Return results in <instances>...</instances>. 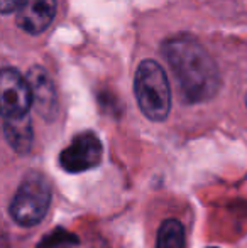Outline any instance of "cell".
Masks as SVG:
<instances>
[{
    "instance_id": "cell-3",
    "label": "cell",
    "mask_w": 247,
    "mask_h": 248,
    "mask_svg": "<svg viewBox=\"0 0 247 248\" xmlns=\"http://www.w3.org/2000/svg\"><path fill=\"white\" fill-rule=\"evenodd\" d=\"M51 184L41 172H29L24 176L19 189L10 202V216L20 226H34L41 223L51 206Z\"/></svg>"
},
{
    "instance_id": "cell-7",
    "label": "cell",
    "mask_w": 247,
    "mask_h": 248,
    "mask_svg": "<svg viewBox=\"0 0 247 248\" xmlns=\"http://www.w3.org/2000/svg\"><path fill=\"white\" fill-rule=\"evenodd\" d=\"M31 92H33V103L37 107V111L44 118H53L58 110V95L51 76L44 68H33L27 73Z\"/></svg>"
},
{
    "instance_id": "cell-4",
    "label": "cell",
    "mask_w": 247,
    "mask_h": 248,
    "mask_svg": "<svg viewBox=\"0 0 247 248\" xmlns=\"http://www.w3.org/2000/svg\"><path fill=\"white\" fill-rule=\"evenodd\" d=\"M33 105L29 81L14 68L0 69V115L3 118L26 117Z\"/></svg>"
},
{
    "instance_id": "cell-10",
    "label": "cell",
    "mask_w": 247,
    "mask_h": 248,
    "mask_svg": "<svg viewBox=\"0 0 247 248\" xmlns=\"http://www.w3.org/2000/svg\"><path fill=\"white\" fill-rule=\"evenodd\" d=\"M56 236V235H54ZM78 240L75 238L73 235H69V233H61V236H56V240H51V236H46L43 242V245L37 247V248H54L58 245V243H76Z\"/></svg>"
},
{
    "instance_id": "cell-12",
    "label": "cell",
    "mask_w": 247,
    "mask_h": 248,
    "mask_svg": "<svg viewBox=\"0 0 247 248\" xmlns=\"http://www.w3.org/2000/svg\"><path fill=\"white\" fill-rule=\"evenodd\" d=\"M210 248H215V247H210Z\"/></svg>"
},
{
    "instance_id": "cell-9",
    "label": "cell",
    "mask_w": 247,
    "mask_h": 248,
    "mask_svg": "<svg viewBox=\"0 0 247 248\" xmlns=\"http://www.w3.org/2000/svg\"><path fill=\"white\" fill-rule=\"evenodd\" d=\"M156 248H186L185 228L178 219H166L158 230Z\"/></svg>"
},
{
    "instance_id": "cell-13",
    "label": "cell",
    "mask_w": 247,
    "mask_h": 248,
    "mask_svg": "<svg viewBox=\"0 0 247 248\" xmlns=\"http://www.w3.org/2000/svg\"><path fill=\"white\" fill-rule=\"evenodd\" d=\"M246 103H247V98H246Z\"/></svg>"
},
{
    "instance_id": "cell-8",
    "label": "cell",
    "mask_w": 247,
    "mask_h": 248,
    "mask_svg": "<svg viewBox=\"0 0 247 248\" xmlns=\"http://www.w3.org/2000/svg\"><path fill=\"white\" fill-rule=\"evenodd\" d=\"M3 134L16 152L27 154L33 147V124L29 115L20 118H3Z\"/></svg>"
},
{
    "instance_id": "cell-2",
    "label": "cell",
    "mask_w": 247,
    "mask_h": 248,
    "mask_svg": "<svg viewBox=\"0 0 247 248\" xmlns=\"http://www.w3.org/2000/svg\"><path fill=\"white\" fill-rule=\"evenodd\" d=\"M134 93L141 111L152 122H163L171 110V88L165 69L152 59L139 64L134 76Z\"/></svg>"
},
{
    "instance_id": "cell-6",
    "label": "cell",
    "mask_w": 247,
    "mask_h": 248,
    "mask_svg": "<svg viewBox=\"0 0 247 248\" xmlns=\"http://www.w3.org/2000/svg\"><path fill=\"white\" fill-rule=\"evenodd\" d=\"M56 16V0H24L17 10V26L27 34H41Z\"/></svg>"
},
{
    "instance_id": "cell-11",
    "label": "cell",
    "mask_w": 247,
    "mask_h": 248,
    "mask_svg": "<svg viewBox=\"0 0 247 248\" xmlns=\"http://www.w3.org/2000/svg\"><path fill=\"white\" fill-rule=\"evenodd\" d=\"M24 0H0V14H12L20 9Z\"/></svg>"
},
{
    "instance_id": "cell-1",
    "label": "cell",
    "mask_w": 247,
    "mask_h": 248,
    "mask_svg": "<svg viewBox=\"0 0 247 248\" xmlns=\"http://www.w3.org/2000/svg\"><path fill=\"white\" fill-rule=\"evenodd\" d=\"M168 64L178 81L183 100L201 103L214 98L220 88V73L214 58L195 37L181 34L163 44Z\"/></svg>"
},
{
    "instance_id": "cell-5",
    "label": "cell",
    "mask_w": 247,
    "mask_h": 248,
    "mask_svg": "<svg viewBox=\"0 0 247 248\" xmlns=\"http://www.w3.org/2000/svg\"><path fill=\"white\" fill-rule=\"evenodd\" d=\"M103 159V145L97 134L83 132L78 134L68 147L60 154V166L65 172L78 174L85 170L95 169Z\"/></svg>"
}]
</instances>
